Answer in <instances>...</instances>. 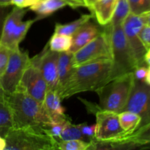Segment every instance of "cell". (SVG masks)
<instances>
[{
	"mask_svg": "<svg viewBox=\"0 0 150 150\" xmlns=\"http://www.w3.org/2000/svg\"><path fill=\"white\" fill-rule=\"evenodd\" d=\"M111 59H103L75 67L71 76L58 92L62 100L76 94L95 91L108 81Z\"/></svg>",
	"mask_w": 150,
	"mask_h": 150,
	"instance_id": "obj_1",
	"label": "cell"
},
{
	"mask_svg": "<svg viewBox=\"0 0 150 150\" xmlns=\"http://www.w3.org/2000/svg\"><path fill=\"white\" fill-rule=\"evenodd\" d=\"M5 100L11 110L13 127H38L45 129L51 122L43 103L18 87L13 93L5 95Z\"/></svg>",
	"mask_w": 150,
	"mask_h": 150,
	"instance_id": "obj_2",
	"label": "cell"
},
{
	"mask_svg": "<svg viewBox=\"0 0 150 150\" xmlns=\"http://www.w3.org/2000/svg\"><path fill=\"white\" fill-rule=\"evenodd\" d=\"M4 150H57V139L38 127L12 128L5 136Z\"/></svg>",
	"mask_w": 150,
	"mask_h": 150,
	"instance_id": "obj_3",
	"label": "cell"
},
{
	"mask_svg": "<svg viewBox=\"0 0 150 150\" xmlns=\"http://www.w3.org/2000/svg\"><path fill=\"white\" fill-rule=\"evenodd\" d=\"M134 83L133 73H127L109 81L95 92L99 97L98 108L120 113L124 108Z\"/></svg>",
	"mask_w": 150,
	"mask_h": 150,
	"instance_id": "obj_4",
	"label": "cell"
},
{
	"mask_svg": "<svg viewBox=\"0 0 150 150\" xmlns=\"http://www.w3.org/2000/svg\"><path fill=\"white\" fill-rule=\"evenodd\" d=\"M108 26L111 39L112 62L109 81L119 76L133 73L138 65L127 43L122 24L117 26L108 24Z\"/></svg>",
	"mask_w": 150,
	"mask_h": 150,
	"instance_id": "obj_5",
	"label": "cell"
},
{
	"mask_svg": "<svg viewBox=\"0 0 150 150\" xmlns=\"http://www.w3.org/2000/svg\"><path fill=\"white\" fill-rule=\"evenodd\" d=\"M27 10L15 6L4 19L0 36V43L10 50L18 48L19 44L24 39L28 31L38 18L23 21V18Z\"/></svg>",
	"mask_w": 150,
	"mask_h": 150,
	"instance_id": "obj_6",
	"label": "cell"
},
{
	"mask_svg": "<svg viewBox=\"0 0 150 150\" xmlns=\"http://www.w3.org/2000/svg\"><path fill=\"white\" fill-rule=\"evenodd\" d=\"M105 30L86 45L73 54L74 67L86 63L103 59H111V45L109 28L106 25Z\"/></svg>",
	"mask_w": 150,
	"mask_h": 150,
	"instance_id": "obj_7",
	"label": "cell"
},
{
	"mask_svg": "<svg viewBox=\"0 0 150 150\" xmlns=\"http://www.w3.org/2000/svg\"><path fill=\"white\" fill-rule=\"evenodd\" d=\"M30 60L28 51H22L19 47L12 50L5 70L0 76V83L5 95L16 90Z\"/></svg>",
	"mask_w": 150,
	"mask_h": 150,
	"instance_id": "obj_8",
	"label": "cell"
},
{
	"mask_svg": "<svg viewBox=\"0 0 150 150\" xmlns=\"http://www.w3.org/2000/svg\"><path fill=\"white\" fill-rule=\"evenodd\" d=\"M129 111L140 116L141 122L136 131L150 125V86L145 81L134 79L128 100L122 111ZM133 132V133H134Z\"/></svg>",
	"mask_w": 150,
	"mask_h": 150,
	"instance_id": "obj_9",
	"label": "cell"
},
{
	"mask_svg": "<svg viewBox=\"0 0 150 150\" xmlns=\"http://www.w3.org/2000/svg\"><path fill=\"white\" fill-rule=\"evenodd\" d=\"M95 139L98 142H117L127 136L119 120V114L114 111L101 110L95 112Z\"/></svg>",
	"mask_w": 150,
	"mask_h": 150,
	"instance_id": "obj_10",
	"label": "cell"
},
{
	"mask_svg": "<svg viewBox=\"0 0 150 150\" xmlns=\"http://www.w3.org/2000/svg\"><path fill=\"white\" fill-rule=\"evenodd\" d=\"M144 26V21L142 16L132 13L128 15L122 23L125 35L138 67L145 64L144 55L147 49L139 36L141 30Z\"/></svg>",
	"mask_w": 150,
	"mask_h": 150,
	"instance_id": "obj_11",
	"label": "cell"
},
{
	"mask_svg": "<svg viewBox=\"0 0 150 150\" xmlns=\"http://www.w3.org/2000/svg\"><path fill=\"white\" fill-rule=\"evenodd\" d=\"M59 52L51 51L47 44L39 54L31 58V62L36 66L43 76L48 90H56L58 85Z\"/></svg>",
	"mask_w": 150,
	"mask_h": 150,
	"instance_id": "obj_12",
	"label": "cell"
},
{
	"mask_svg": "<svg viewBox=\"0 0 150 150\" xmlns=\"http://www.w3.org/2000/svg\"><path fill=\"white\" fill-rule=\"evenodd\" d=\"M18 87L23 89L30 96L43 103L48 86L39 69L31 62L26 67ZM17 87V88H18Z\"/></svg>",
	"mask_w": 150,
	"mask_h": 150,
	"instance_id": "obj_13",
	"label": "cell"
},
{
	"mask_svg": "<svg viewBox=\"0 0 150 150\" xmlns=\"http://www.w3.org/2000/svg\"><path fill=\"white\" fill-rule=\"evenodd\" d=\"M100 32L97 25L88 21L72 35V46L70 51L73 54L92 40Z\"/></svg>",
	"mask_w": 150,
	"mask_h": 150,
	"instance_id": "obj_14",
	"label": "cell"
},
{
	"mask_svg": "<svg viewBox=\"0 0 150 150\" xmlns=\"http://www.w3.org/2000/svg\"><path fill=\"white\" fill-rule=\"evenodd\" d=\"M117 0H97L89 10L102 26L109 24L114 16Z\"/></svg>",
	"mask_w": 150,
	"mask_h": 150,
	"instance_id": "obj_15",
	"label": "cell"
},
{
	"mask_svg": "<svg viewBox=\"0 0 150 150\" xmlns=\"http://www.w3.org/2000/svg\"><path fill=\"white\" fill-rule=\"evenodd\" d=\"M74 68L75 67L73 65V53H71L70 51L59 53L57 92L67 83L73 73Z\"/></svg>",
	"mask_w": 150,
	"mask_h": 150,
	"instance_id": "obj_16",
	"label": "cell"
},
{
	"mask_svg": "<svg viewBox=\"0 0 150 150\" xmlns=\"http://www.w3.org/2000/svg\"><path fill=\"white\" fill-rule=\"evenodd\" d=\"M62 99L56 90H48L43 100V105L52 120H57L67 117L62 105Z\"/></svg>",
	"mask_w": 150,
	"mask_h": 150,
	"instance_id": "obj_17",
	"label": "cell"
},
{
	"mask_svg": "<svg viewBox=\"0 0 150 150\" xmlns=\"http://www.w3.org/2000/svg\"><path fill=\"white\" fill-rule=\"evenodd\" d=\"M65 6H68L66 0H39L29 7V9L36 13L37 18L40 20L51 16Z\"/></svg>",
	"mask_w": 150,
	"mask_h": 150,
	"instance_id": "obj_18",
	"label": "cell"
},
{
	"mask_svg": "<svg viewBox=\"0 0 150 150\" xmlns=\"http://www.w3.org/2000/svg\"><path fill=\"white\" fill-rule=\"evenodd\" d=\"M92 14H84L79 18L67 23H57L55 24L54 32L62 35H66L72 36L76 31L79 30L83 24L87 23L92 18Z\"/></svg>",
	"mask_w": 150,
	"mask_h": 150,
	"instance_id": "obj_19",
	"label": "cell"
},
{
	"mask_svg": "<svg viewBox=\"0 0 150 150\" xmlns=\"http://www.w3.org/2000/svg\"><path fill=\"white\" fill-rule=\"evenodd\" d=\"M119 120L122 128L128 136L137 130L141 122V117L131 111H123L119 113Z\"/></svg>",
	"mask_w": 150,
	"mask_h": 150,
	"instance_id": "obj_20",
	"label": "cell"
},
{
	"mask_svg": "<svg viewBox=\"0 0 150 150\" xmlns=\"http://www.w3.org/2000/svg\"><path fill=\"white\" fill-rule=\"evenodd\" d=\"M13 128L11 110L5 99L0 100V136L5 138L10 130Z\"/></svg>",
	"mask_w": 150,
	"mask_h": 150,
	"instance_id": "obj_21",
	"label": "cell"
},
{
	"mask_svg": "<svg viewBox=\"0 0 150 150\" xmlns=\"http://www.w3.org/2000/svg\"><path fill=\"white\" fill-rule=\"evenodd\" d=\"M48 45L51 51L56 52L70 51L72 46V36L54 32L48 41Z\"/></svg>",
	"mask_w": 150,
	"mask_h": 150,
	"instance_id": "obj_22",
	"label": "cell"
},
{
	"mask_svg": "<svg viewBox=\"0 0 150 150\" xmlns=\"http://www.w3.org/2000/svg\"><path fill=\"white\" fill-rule=\"evenodd\" d=\"M130 13L128 0H117L114 16L109 24L111 26L122 25Z\"/></svg>",
	"mask_w": 150,
	"mask_h": 150,
	"instance_id": "obj_23",
	"label": "cell"
},
{
	"mask_svg": "<svg viewBox=\"0 0 150 150\" xmlns=\"http://www.w3.org/2000/svg\"><path fill=\"white\" fill-rule=\"evenodd\" d=\"M57 139L61 141L81 139V140L87 142L85 136L81 133V130L80 128V125H74L71 122V121H70L67 123L66 127H64V129L62 130L61 134H60L59 137Z\"/></svg>",
	"mask_w": 150,
	"mask_h": 150,
	"instance_id": "obj_24",
	"label": "cell"
},
{
	"mask_svg": "<svg viewBox=\"0 0 150 150\" xmlns=\"http://www.w3.org/2000/svg\"><path fill=\"white\" fill-rule=\"evenodd\" d=\"M58 149L60 150H86L90 149L92 142H86L81 139L61 141L57 139Z\"/></svg>",
	"mask_w": 150,
	"mask_h": 150,
	"instance_id": "obj_25",
	"label": "cell"
},
{
	"mask_svg": "<svg viewBox=\"0 0 150 150\" xmlns=\"http://www.w3.org/2000/svg\"><path fill=\"white\" fill-rule=\"evenodd\" d=\"M71 121L70 117H66L64 118L59 119L57 120H52L48 125L45 127V130L48 134L53 137L58 139L62 130L67 125V123Z\"/></svg>",
	"mask_w": 150,
	"mask_h": 150,
	"instance_id": "obj_26",
	"label": "cell"
},
{
	"mask_svg": "<svg viewBox=\"0 0 150 150\" xmlns=\"http://www.w3.org/2000/svg\"><path fill=\"white\" fill-rule=\"evenodd\" d=\"M130 13L141 15L150 10V0H128Z\"/></svg>",
	"mask_w": 150,
	"mask_h": 150,
	"instance_id": "obj_27",
	"label": "cell"
},
{
	"mask_svg": "<svg viewBox=\"0 0 150 150\" xmlns=\"http://www.w3.org/2000/svg\"><path fill=\"white\" fill-rule=\"evenodd\" d=\"M12 50L0 43V76L4 73Z\"/></svg>",
	"mask_w": 150,
	"mask_h": 150,
	"instance_id": "obj_28",
	"label": "cell"
},
{
	"mask_svg": "<svg viewBox=\"0 0 150 150\" xmlns=\"http://www.w3.org/2000/svg\"><path fill=\"white\" fill-rule=\"evenodd\" d=\"M81 133L86 139L87 142H91L95 139V124L89 125L87 123L80 124Z\"/></svg>",
	"mask_w": 150,
	"mask_h": 150,
	"instance_id": "obj_29",
	"label": "cell"
},
{
	"mask_svg": "<svg viewBox=\"0 0 150 150\" xmlns=\"http://www.w3.org/2000/svg\"><path fill=\"white\" fill-rule=\"evenodd\" d=\"M141 40L146 49L150 47V26H144L139 33Z\"/></svg>",
	"mask_w": 150,
	"mask_h": 150,
	"instance_id": "obj_30",
	"label": "cell"
},
{
	"mask_svg": "<svg viewBox=\"0 0 150 150\" xmlns=\"http://www.w3.org/2000/svg\"><path fill=\"white\" fill-rule=\"evenodd\" d=\"M147 67L144 65H141L136 67L133 71V76L136 80L141 81H145L146 73H147Z\"/></svg>",
	"mask_w": 150,
	"mask_h": 150,
	"instance_id": "obj_31",
	"label": "cell"
},
{
	"mask_svg": "<svg viewBox=\"0 0 150 150\" xmlns=\"http://www.w3.org/2000/svg\"><path fill=\"white\" fill-rule=\"evenodd\" d=\"M38 1L39 0H11V5H14L20 8H26L31 7Z\"/></svg>",
	"mask_w": 150,
	"mask_h": 150,
	"instance_id": "obj_32",
	"label": "cell"
},
{
	"mask_svg": "<svg viewBox=\"0 0 150 150\" xmlns=\"http://www.w3.org/2000/svg\"><path fill=\"white\" fill-rule=\"evenodd\" d=\"M9 7H10V6H7V7L0 6V36H1V29H2L4 19H5L6 16L8 14L9 12H10Z\"/></svg>",
	"mask_w": 150,
	"mask_h": 150,
	"instance_id": "obj_33",
	"label": "cell"
},
{
	"mask_svg": "<svg viewBox=\"0 0 150 150\" xmlns=\"http://www.w3.org/2000/svg\"><path fill=\"white\" fill-rule=\"evenodd\" d=\"M66 1L68 3V6L73 9L79 8L81 7H86L83 0H66Z\"/></svg>",
	"mask_w": 150,
	"mask_h": 150,
	"instance_id": "obj_34",
	"label": "cell"
},
{
	"mask_svg": "<svg viewBox=\"0 0 150 150\" xmlns=\"http://www.w3.org/2000/svg\"><path fill=\"white\" fill-rule=\"evenodd\" d=\"M141 16H142L144 21L145 26H150V10L142 13Z\"/></svg>",
	"mask_w": 150,
	"mask_h": 150,
	"instance_id": "obj_35",
	"label": "cell"
},
{
	"mask_svg": "<svg viewBox=\"0 0 150 150\" xmlns=\"http://www.w3.org/2000/svg\"><path fill=\"white\" fill-rule=\"evenodd\" d=\"M144 62L147 65H150V47L146 50V54L144 55Z\"/></svg>",
	"mask_w": 150,
	"mask_h": 150,
	"instance_id": "obj_36",
	"label": "cell"
},
{
	"mask_svg": "<svg viewBox=\"0 0 150 150\" xmlns=\"http://www.w3.org/2000/svg\"><path fill=\"white\" fill-rule=\"evenodd\" d=\"M6 146L5 139L0 136V150H4Z\"/></svg>",
	"mask_w": 150,
	"mask_h": 150,
	"instance_id": "obj_37",
	"label": "cell"
},
{
	"mask_svg": "<svg viewBox=\"0 0 150 150\" xmlns=\"http://www.w3.org/2000/svg\"><path fill=\"white\" fill-rule=\"evenodd\" d=\"M96 1L97 0H83V2H84L86 7L89 9L91 6H92Z\"/></svg>",
	"mask_w": 150,
	"mask_h": 150,
	"instance_id": "obj_38",
	"label": "cell"
},
{
	"mask_svg": "<svg viewBox=\"0 0 150 150\" xmlns=\"http://www.w3.org/2000/svg\"><path fill=\"white\" fill-rule=\"evenodd\" d=\"M11 5V0H0V6L7 7Z\"/></svg>",
	"mask_w": 150,
	"mask_h": 150,
	"instance_id": "obj_39",
	"label": "cell"
},
{
	"mask_svg": "<svg viewBox=\"0 0 150 150\" xmlns=\"http://www.w3.org/2000/svg\"><path fill=\"white\" fill-rule=\"evenodd\" d=\"M145 82L150 86V65L149 66V67H148L147 73H146V79H145Z\"/></svg>",
	"mask_w": 150,
	"mask_h": 150,
	"instance_id": "obj_40",
	"label": "cell"
},
{
	"mask_svg": "<svg viewBox=\"0 0 150 150\" xmlns=\"http://www.w3.org/2000/svg\"><path fill=\"white\" fill-rule=\"evenodd\" d=\"M4 99H5V93H4V90H3L2 87L1 86V83H0V100Z\"/></svg>",
	"mask_w": 150,
	"mask_h": 150,
	"instance_id": "obj_41",
	"label": "cell"
}]
</instances>
